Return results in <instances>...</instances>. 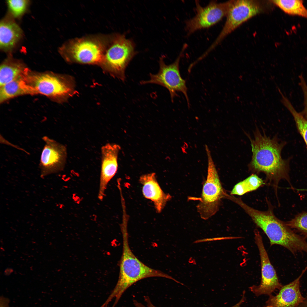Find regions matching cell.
I'll return each instance as SVG.
<instances>
[{
  "mask_svg": "<svg viewBox=\"0 0 307 307\" xmlns=\"http://www.w3.org/2000/svg\"><path fill=\"white\" fill-rule=\"evenodd\" d=\"M253 139L247 134L251 142L252 158L248 165L253 173H264L268 183L273 188L277 197L279 183L285 180L293 188L289 176V159H282L281 152L286 143H280L277 136L272 138L267 136L263 131L261 133L257 127Z\"/></svg>",
  "mask_w": 307,
  "mask_h": 307,
  "instance_id": "obj_1",
  "label": "cell"
},
{
  "mask_svg": "<svg viewBox=\"0 0 307 307\" xmlns=\"http://www.w3.org/2000/svg\"><path fill=\"white\" fill-rule=\"evenodd\" d=\"M128 218H122L121 225L123 245V252L119 263V274L117 283L107 300L103 304L107 307L110 302L115 299L112 307H115L122 294L133 284L142 279L151 277H159L171 279L177 283L180 282L162 271L152 268L146 265L134 254L129 246L128 232Z\"/></svg>",
  "mask_w": 307,
  "mask_h": 307,
  "instance_id": "obj_2",
  "label": "cell"
},
{
  "mask_svg": "<svg viewBox=\"0 0 307 307\" xmlns=\"http://www.w3.org/2000/svg\"><path fill=\"white\" fill-rule=\"evenodd\" d=\"M231 201L241 208L256 225L263 231L269 239L271 246L277 244L282 246L294 254L298 252L307 253L305 238L291 230L286 222L278 218L268 202L267 210L261 211L248 205L240 198L233 196Z\"/></svg>",
  "mask_w": 307,
  "mask_h": 307,
  "instance_id": "obj_3",
  "label": "cell"
},
{
  "mask_svg": "<svg viewBox=\"0 0 307 307\" xmlns=\"http://www.w3.org/2000/svg\"><path fill=\"white\" fill-rule=\"evenodd\" d=\"M135 43L124 35L115 34L104 38L101 65L113 76L122 81L126 80V69L136 54Z\"/></svg>",
  "mask_w": 307,
  "mask_h": 307,
  "instance_id": "obj_4",
  "label": "cell"
},
{
  "mask_svg": "<svg viewBox=\"0 0 307 307\" xmlns=\"http://www.w3.org/2000/svg\"><path fill=\"white\" fill-rule=\"evenodd\" d=\"M274 5L271 0H232L223 28L205 53L208 55L243 23L257 15L271 11Z\"/></svg>",
  "mask_w": 307,
  "mask_h": 307,
  "instance_id": "obj_5",
  "label": "cell"
},
{
  "mask_svg": "<svg viewBox=\"0 0 307 307\" xmlns=\"http://www.w3.org/2000/svg\"><path fill=\"white\" fill-rule=\"evenodd\" d=\"M208 159V173L203 185L199 201L196 208L201 217L208 219L218 211L222 199L226 198L227 193L223 187L210 151L205 145Z\"/></svg>",
  "mask_w": 307,
  "mask_h": 307,
  "instance_id": "obj_6",
  "label": "cell"
},
{
  "mask_svg": "<svg viewBox=\"0 0 307 307\" xmlns=\"http://www.w3.org/2000/svg\"><path fill=\"white\" fill-rule=\"evenodd\" d=\"M24 77L34 95L40 94L54 100H60L72 93L70 82L63 76L50 72H34L28 69Z\"/></svg>",
  "mask_w": 307,
  "mask_h": 307,
  "instance_id": "obj_7",
  "label": "cell"
},
{
  "mask_svg": "<svg viewBox=\"0 0 307 307\" xmlns=\"http://www.w3.org/2000/svg\"><path fill=\"white\" fill-rule=\"evenodd\" d=\"M104 46V38L87 37L70 40L63 44L59 50L68 61L101 64Z\"/></svg>",
  "mask_w": 307,
  "mask_h": 307,
  "instance_id": "obj_8",
  "label": "cell"
},
{
  "mask_svg": "<svg viewBox=\"0 0 307 307\" xmlns=\"http://www.w3.org/2000/svg\"><path fill=\"white\" fill-rule=\"evenodd\" d=\"M187 46L186 43L184 44L175 60L169 65L165 64L164 61L165 56L162 55L159 58V68L157 73L155 74L150 73V79L148 80H142L140 82V84H157L165 87L169 91L172 102L174 98L178 96L177 92H181L184 95L188 106L189 107V100L186 81L181 77L179 70L180 60Z\"/></svg>",
  "mask_w": 307,
  "mask_h": 307,
  "instance_id": "obj_9",
  "label": "cell"
},
{
  "mask_svg": "<svg viewBox=\"0 0 307 307\" xmlns=\"http://www.w3.org/2000/svg\"><path fill=\"white\" fill-rule=\"evenodd\" d=\"M232 0L218 3L211 1L205 6L201 5L198 1L195 2V15L185 22V30L187 36L197 31L209 28L226 17Z\"/></svg>",
  "mask_w": 307,
  "mask_h": 307,
  "instance_id": "obj_10",
  "label": "cell"
},
{
  "mask_svg": "<svg viewBox=\"0 0 307 307\" xmlns=\"http://www.w3.org/2000/svg\"><path fill=\"white\" fill-rule=\"evenodd\" d=\"M254 238L260 253L261 267V281L258 286L250 287L251 291L256 296L262 294L270 295L277 289L282 286L279 281L276 272L272 265L264 247L262 237L257 230L254 231Z\"/></svg>",
  "mask_w": 307,
  "mask_h": 307,
  "instance_id": "obj_11",
  "label": "cell"
},
{
  "mask_svg": "<svg viewBox=\"0 0 307 307\" xmlns=\"http://www.w3.org/2000/svg\"><path fill=\"white\" fill-rule=\"evenodd\" d=\"M45 145L42 150L40 163L42 175L43 176L62 170L67 158L66 147L46 136L43 137Z\"/></svg>",
  "mask_w": 307,
  "mask_h": 307,
  "instance_id": "obj_12",
  "label": "cell"
},
{
  "mask_svg": "<svg viewBox=\"0 0 307 307\" xmlns=\"http://www.w3.org/2000/svg\"><path fill=\"white\" fill-rule=\"evenodd\" d=\"M121 147L118 144L107 143L101 148V166L98 198L103 200L109 182L118 169V157Z\"/></svg>",
  "mask_w": 307,
  "mask_h": 307,
  "instance_id": "obj_13",
  "label": "cell"
},
{
  "mask_svg": "<svg viewBox=\"0 0 307 307\" xmlns=\"http://www.w3.org/2000/svg\"><path fill=\"white\" fill-rule=\"evenodd\" d=\"M307 269L306 267L296 279L289 284L282 286L279 293L275 296L270 295L266 302L268 307H297L304 298L300 289V280Z\"/></svg>",
  "mask_w": 307,
  "mask_h": 307,
  "instance_id": "obj_14",
  "label": "cell"
},
{
  "mask_svg": "<svg viewBox=\"0 0 307 307\" xmlns=\"http://www.w3.org/2000/svg\"><path fill=\"white\" fill-rule=\"evenodd\" d=\"M139 181L142 185V191L144 196L152 201L157 212L161 213L167 202L171 199V196L163 190L154 173L141 175Z\"/></svg>",
  "mask_w": 307,
  "mask_h": 307,
  "instance_id": "obj_15",
  "label": "cell"
},
{
  "mask_svg": "<svg viewBox=\"0 0 307 307\" xmlns=\"http://www.w3.org/2000/svg\"><path fill=\"white\" fill-rule=\"evenodd\" d=\"M22 36V29L14 21L5 18L1 21L0 47L3 51L12 50L20 41Z\"/></svg>",
  "mask_w": 307,
  "mask_h": 307,
  "instance_id": "obj_16",
  "label": "cell"
},
{
  "mask_svg": "<svg viewBox=\"0 0 307 307\" xmlns=\"http://www.w3.org/2000/svg\"><path fill=\"white\" fill-rule=\"evenodd\" d=\"M24 72L12 81L0 86V103L19 96L33 95L24 79Z\"/></svg>",
  "mask_w": 307,
  "mask_h": 307,
  "instance_id": "obj_17",
  "label": "cell"
},
{
  "mask_svg": "<svg viewBox=\"0 0 307 307\" xmlns=\"http://www.w3.org/2000/svg\"><path fill=\"white\" fill-rule=\"evenodd\" d=\"M27 68L18 60L11 57L6 59L0 66V86L14 80L22 74Z\"/></svg>",
  "mask_w": 307,
  "mask_h": 307,
  "instance_id": "obj_18",
  "label": "cell"
},
{
  "mask_svg": "<svg viewBox=\"0 0 307 307\" xmlns=\"http://www.w3.org/2000/svg\"><path fill=\"white\" fill-rule=\"evenodd\" d=\"M274 5L285 13L291 15L298 16L307 18V9L302 0H271Z\"/></svg>",
  "mask_w": 307,
  "mask_h": 307,
  "instance_id": "obj_19",
  "label": "cell"
},
{
  "mask_svg": "<svg viewBox=\"0 0 307 307\" xmlns=\"http://www.w3.org/2000/svg\"><path fill=\"white\" fill-rule=\"evenodd\" d=\"M265 184L262 179L256 174H253L236 184L231 191L230 194L241 196L255 190Z\"/></svg>",
  "mask_w": 307,
  "mask_h": 307,
  "instance_id": "obj_20",
  "label": "cell"
},
{
  "mask_svg": "<svg viewBox=\"0 0 307 307\" xmlns=\"http://www.w3.org/2000/svg\"><path fill=\"white\" fill-rule=\"evenodd\" d=\"M281 103L293 116L298 132L302 137L307 147V120L297 112L287 98L283 99Z\"/></svg>",
  "mask_w": 307,
  "mask_h": 307,
  "instance_id": "obj_21",
  "label": "cell"
},
{
  "mask_svg": "<svg viewBox=\"0 0 307 307\" xmlns=\"http://www.w3.org/2000/svg\"><path fill=\"white\" fill-rule=\"evenodd\" d=\"M286 223L290 228L296 229L305 238H307V212H303L297 214Z\"/></svg>",
  "mask_w": 307,
  "mask_h": 307,
  "instance_id": "obj_22",
  "label": "cell"
},
{
  "mask_svg": "<svg viewBox=\"0 0 307 307\" xmlns=\"http://www.w3.org/2000/svg\"><path fill=\"white\" fill-rule=\"evenodd\" d=\"M9 11L15 18L21 16L25 12L29 3V1L10 0L7 1Z\"/></svg>",
  "mask_w": 307,
  "mask_h": 307,
  "instance_id": "obj_23",
  "label": "cell"
},
{
  "mask_svg": "<svg viewBox=\"0 0 307 307\" xmlns=\"http://www.w3.org/2000/svg\"><path fill=\"white\" fill-rule=\"evenodd\" d=\"M300 82L299 84L303 92L304 97V108L300 114L307 120V84L302 74L299 76Z\"/></svg>",
  "mask_w": 307,
  "mask_h": 307,
  "instance_id": "obj_24",
  "label": "cell"
},
{
  "mask_svg": "<svg viewBox=\"0 0 307 307\" xmlns=\"http://www.w3.org/2000/svg\"><path fill=\"white\" fill-rule=\"evenodd\" d=\"M239 238V237H215L211 238H204L203 239H199L197 240L194 241V243H197L200 242H203L216 241L218 240H228L234 238Z\"/></svg>",
  "mask_w": 307,
  "mask_h": 307,
  "instance_id": "obj_25",
  "label": "cell"
},
{
  "mask_svg": "<svg viewBox=\"0 0 307 307\" xmlns=\"http://www.w3.org/2000/svg\"><path fill=\"white\" fill-rule=\"evenodd\" d=\"M144 299L145 302H146V306L142 303L139 302L135 300H133V303L134 305L136 307H157L152 304L148 296H144Z\"/></svg>",
  "mask_w": 307,
  "mask_h": 307,
  "instance_id": "obj_26",
  "label": "cell"
},
{
  "mask_svg": "<svg viewBox=\"0 0 307 307\" xmlns=\"http://www.w3.org/2000/svg\"><path fill=\"white\" fill-rule=\"evenodd\" d=\"M9 300L6 298L2 296L0 298V307H9Z\"/></svg>",
  "mask_w": 307,
  "mask_h": 307,
  "instance_id": "obj_27",
  "label": "cell"
}]
</instances>
